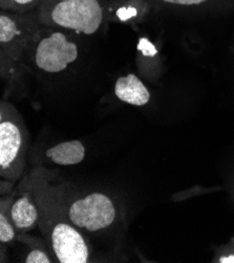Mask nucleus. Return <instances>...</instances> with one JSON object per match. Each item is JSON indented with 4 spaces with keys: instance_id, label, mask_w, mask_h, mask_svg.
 Returning a JSON list of instances; mask_svg holds the SVG:
<instances>
[{
    "instance_id": "f257e3e1",
    "label": "nucleus",
    "mask_w": 234,
    "mask_h": 263,
    "mask_svg": "<svg viewBox=\"0 0 234 263\" xmlns=\"http://www.w3.org/2000/svg\"><path fill=\"white\" fill-rule=\"evenodd\" d=\"M41 25L93 35L104 20L102 0H41L37 9Z\"/></svg>"
},
{
    "instance_id": "39448f33",
    "label": "nucleus",
    "mask_w": 234,
    "mask_h": 263,
    "mask_svg": "<svg viewBox=\"0 0 234 263\" xmlns=\"http://www.w3.org/2000/svg\"><path fill=\"white\" fill-rule=\"evenodd\" d=\"M37 34V33H36ZM35 38L37 39L36 35ZM78 58V47L61 32H53L37 39L34 62L45 72L57 73L63 71Z\"/></svg>"
},
{
    "instance_id": "1a4fd4ad",
    "label": "nucleus",
    "mask_w": 234,
    "mask_h": 263,
    "mask_svg": "<svg viewBox=\"0 0 234 263\" xmlns=\"http://www.w3.org/2000/svg\"><path fill=\"white\" fill-rule=\"evenodd\" d=\"M13 224L18 230L32 229L38 220V210L35 203L28 197L22 196L16 199L10 210Z\"/></svg>"
},
{
    "instance_id": "2eb2a0df",
    "label": "nucleus",
    "mask_w": 234,
    "mask_h": 263,
    "mask_svg": "<svg viewBox=\"0 0 234 263\" xmlns=\"http://www.w3.org/2000/svg\"><path fill=\"white\" fill-rule=\"evenodd\" d=\"M221 263H234V255H230V256H224L222 258H220Z\"/></svg>"
},
{
    "instance_id": "423d86ee",
    "label": "nucleus",
    "mask_w": 234,
    "mask_h": 263,
    "mask_svg": "<svg viewBox=\"0 0 234 263\" xmlns=\"http://www.w3.org/2000/svg\"><path fill=\"white\" fill-rule=\"evenodd\" d=\"M51 249L61 263H86L89 250L82 235L73 226L58 222L50 233Z\"/></svg>"
},
{
    "instance_id": "9b49d317",
    "label": "nucleus",
    "mask_w": 234,
    "mask_h": 263,
    "mask_svg": "<svg viewBox=\"0 0 234 263\" xmlns=\"http://www.w3.org/2000/svg\"><path fill=\"white\" fill-rule=\"evenodd\" d=\"M14 227L13 222H11L3 212L0 215V241L3 243H8L15 239Z\"/></svg>"
},
{
    "instance_id": "ddd939ff",
    "label": "nucleus",
    "mask_w": 234,
    "mask_h": 263,
    "mask_svg": "<svg viewBox=\"0 0 234 263\" xmlns=\"http://www.w3.org/2000/svg\"><path fill=\"white\" fill-rule=\"evenodd\" d=\"M138 49L141 50L143 52V55L147 56V57H153L157 55V52H158V49L155 48L154 45L150 41H148L146 38H142L140 40Z\"/></svg>"
},
{
    "instance_id": "f8f14e48",
    "label": "nucleus",
    "mask_w": 234,
    "mask_h": 263,
    "mask_svg": "<svg viewBox=\"0 0 234 263\" xmlns=\"http://www.w3.org/2000/svg\"><path fill=\"white\" fill-rule=\"evenodd\" d=\"M25 263H50V257L41 250H33L29 253L27 258L24 259Z\"/></svg>"
},
{
    "instance_id": "6e6552de",
    "label": "nucleus",
    "mask_w": 234,
    "mask_h": 263,
    "mask_svg": "<svg viewBox=\"0 0 234 263\" xmlns=\"http://www.w3.org/2000/svg\"><path fill=\"white\" fill-rule=\"evenodd\" d=\"M48 159L60 166L80 164L85 156V148L80 141H68L57 144L46 151Z\"/></svg>"
},
{
    "instance_id": "7ed1b4c3",
    "label": "nucleus",
    "mask_w": 234,
    "mask_h": 263,
    "mask_svg": "<svg viewBox=\"0 0 234 263\" xmlns=\"http://www.w3.org/2000/svg\"><path fill=\"white\" fill-rule=\"evenodd\" d=\"M40 24L36 11L25 14L2 11L0 43L3 55L7 54L9 61H19L23 48L35 37Z\"/></svg>"
},
{
    "instance_id": "20e7f679",
    "label": "nucleus",
    "mask_w": 234,
    "mask_h": 263,
    "mask_svg": "<svg viewBox=\"0 0 234 263\" xmlns=\"http://www.w3.org/2000/svg\"><path fill=\"white\" fill-rule=\"evenodd\" d=\"M69 221L80 229L97 232L109 228L116 218L112 199L103 193H92L71 203L68 209Z\"/></svg>"
},
{
    "instance_id": "f03ea898",
    "label": "nucleus",
    "mask_w": 234,
    "mask_h": 263,
    "mask_svg": "<svg viewBox=\"0 0 234 263\" xmlns=\"http://www.w3.org/2000/svg\"><path fill=\"white\" fill-rule=\"evenodd\" d=\"M0 119V173L4 177L17 179L24 167L28 134L21 117L10 103H2Z\"/></svg>"
},
{
    "instance_id": "9d476101",
    "label": "nucleus",
    "mask_w": 234,
    "mask_h": 263,
    "mask_svg": "<svg viewBox=\"0 0 234 263\" xmlns=\"http://www.w3.org/2000/svg\"><path fill=\"white\" fill-rule=\"evenodd\" d=\"M41 0H0L2 11L12 13H32L37 11Z\"/></svg>"
},
{
    "instance_id": "0eeeda50",
    "label": "nucleus",
    "mask_w": 234,
    "mask_h": 263,
    "mask_svg": "<svg viewBox=\"0 0 234 263\" xmlns=\"http://www.w3.org/2000/svg\"><path fill=\"white\" fill-rule=\"evenodd\" d=\"M115 95L122 102L134 106H144L150 100L149 90L134 73L118 79L115 84Z\"/></svg>"
},
{
    "instance_id": "4468645a",
    "label": "nucleus",
    "mask_w": 234,
    "mask_h": 263,
    "mask_svg": "<svg viewBox=\"0 0 234 263\" xmlns=\"http://www.w3.org/2000/svg\"><path fill=\"white\" fill-rule=\"evenodd\" d=\"M163 2L176 6H197L206 3L207 0H163Z\"/></svg>"
}]
</instances>
